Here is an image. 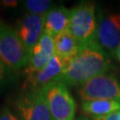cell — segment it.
<instances>
[{
    "label": "cell",
    "instance_id": "d6986e66",
    "mask_svg": "<svg viewBox=\"0 0 120 120\" xmlns=\"http://www.w3.org/2000/svg\"><path fill=\"white\" fill-rule=\"evenodd\" d=\"M116 58H117V60H119L120 63V43L119 45H118V48H117V52H116Z\"/></svg>",
    "mask_w": 120,
    "mask_h": 120
},
{
    "label": "cell",
    "instance_id": "5b68a950",
    "mask_svg": "<svg viewBox=\"0 0 120 120\" xmlns=\"http://www.w3.org/2000/svg\"><path fill=\"white\" fill-rule=\"evenodd\" d=\"M21 120H54L43 89L26 91L15 101Z\"/></svg>",
    "mask_w": 120,
    "mask_h": 120
},
{
    "label": "cell",
    "instance_id": "5bb4252c",
    "mask_svg": "<svg viewBox=\"0 0 120 120\" xmlns=\"http://www.w3.org/2000/svg\"><path fill=\"white\" fill-rule=\"evenodd\" d=\"M22 3L27 13L37 15H45L52 6V1L50 0H26Z\"/></svg>",
    "mask_w": 120,
    "mask_h": 120
},
{
    "label": "cell",
    "instance_id": "3957f363",
    "mask_svg": "<svg viewBox=\"0 0 120 120\" xmlns=\"http://www.w3.org/2000/svg\"><path fill=\"white\" fill-rule=\"evenodd\" d=\"M96 30L95 4L93 2H81L70 10L69 31L80 46L96 41Z\"/></svg>",
    "mask_w": 120,
    "mask_h": 120
},
{
    "label": "cell",
    "instance_id": "7a4b0ae2",
    "mask_svg": "<svg viewBox=\"0 0 120 120\" xmlns=\"http://www.w3.org/2000/svg\"><path fill=\"white\" fill-rule=\"evenodd\" d=\"M30 54L14 29L0 21V61L18 71L29 63Z\"/></svg>",
    "mask_w": 120,
    "mask_h": 120
},
{
    "label": "cell",
    "instance_id": "30bf717a",
    "mask_svg": "<svg viewBox=\"0 0 120 120\" xmlns=\"http://www.w3.org/2000/svg\"><path fill=\"white\" fill-rule=\"evenodd\" d=\"M54 55L53 38L44 32L40 39L30 52L29 63L26 67V76L39 71L50 61Z\"/></svg>",
    "mask_w": 120,
    "mask_h": 120
},
{
    "label": "cell",
    "instance_id": "e0dca14e",
    "mask_svg": "<svg viewBox=\"0 0 120 120\" xmlns=\"http://www.w3.org/2000/svg\"><path fill=\"white\" fill-rule=\"evenodd\" d=\"M0 4L4 7L13 8V7H16L19 4V2L17 0H3V1H0Z\"/></svg>",
    "mask_w": 120,
    "mask_h": 120
},
{
    "label": "cell",
    "instance_id": "6da1fadb",
    "mask_svg": "<svg viewBox=\"0 0 120 120\" xmlns=\"http://www.w3.org/2000/svg\"><path fill=\"white\" fill-rule=\"evenodd\" d=\"M110 57L95 41L80 46L76 56L66 63L60 81L69 86H83L94 77L107 72Z\"/></svg>",
    "mask_w": 120,
    "mask_h": 120
},
{
    "label": "cell",
    "instance_id": "44dd1931",
    "mask_svg": "<svg viewBox=\"0 0 120 120\" xmlns=\"http://www.w3.org/2000/svg\"><path fill=\"white\" fill-rule=\"evenodd\" d=\"M118 120H120V111L118 112Z\"/></svg>",
    "mask_w": 120,
    "mask_h": 120
},
{
    "label": "cell",
    "instance_id": "8fae6325",
    "mask_svg": "<svg viewBox=\"0 0 120 120\" xmlns=\"http://www.w3.org/2000/svg\"><path fill=\"white\" fill-rule=\"evenodd\" d=\"M44 32L55 38L56 36L69 30L70 10L64 6H53L44 15Z\"/></svg>",
    "mask_w": 120,
    "mask_h": 120
},
{
    "label": "cell",
    "instance_id": "7c38bea8",
    "mask_svg": "<svg viewBox=\"0 0 120 120\" xmlns=\"http://www.w3.org/2000/svg\"><path fill=\"white\" fill-rule=\"evenodd\" d=\"M53 40L54 54L65 63H68L73 59L80 49L79 43L69 30L56 36Z\"/></svg>",
    "mask_w": 120,
    "mask_h": 120
},
{
    "label": "cell",
    "instance_id": "277c9868",
    "mask_svg": "<svg viewBox=\"0 0 120 120\" xmlns=\"http://www.w3.org/2000/svg\"><path fill=\"white\" fill-rule=\"evenodd\" d=\"M54 120H74L76 102L67 86L58 80L42 88Z\"/></svg>",
    "mask_w": 120,
    "mask_h": 120
},
{
    "label": "cell",
    "instance_id": "ffe728a7",
    "mask_svg": "<svg viewBox=\"0 0 120 120\" xmlns=\"http://www.w3.org/2000/svg\"><path fill=\"white\" fill-rule=\"evenodd\" d=\"M77 120H87V119H86V118H78Z\"/></svg>",
    "mask_w": 120,
    "mask_h": 120
},
{
    "label": "cell",
    "instance_id": "8992f818",
    "mask_svg": "<svg viewBox=\"0 0 120 120\" xmlns=\"http://www.w3.org/2000/svg\"><path fill=\"white\" fill-rule=\"evenodd\" d=\"M79 95L83 101L108 100L120 102V82L113 75L102 74L81 86Z\"/></svg>",
    "mask_w": 120,
    "mask_h": 120
},
{
    "label": "cell",
    "instance_id": "4fadbf2b",
    "mask_svg": "<svg viewBox=\"0 0 120 120\" xmlns=\"http://www.w3.org/2000/svg\"><path fill=\"white\" fill-rule=\"evenodd\" d=\"M81 108L86 114L95 118L120 111V102L108 100L83 101Z\"/></svg>",
    "mask_w": 120,
    "mask_h": 120
},
{
    "label": "cell",
    "instance_id": "ba28073f",
    "mask_svg": "<svg viewBox=\"0 0 120 120\" xmlns=\"http://www.w3.org/2000/svg\"><path fill=\"white\" fill-rule=\"evenodd\" d=\"M44 15L26 13L16 22L15 31L29 54L44 33Z\"/></svg>",
    "mask_w": 120,
    "mask_h": 120
},
{
    "label": "cell",
    "instance_id": "ac0fdd59",
    "mask_svg": "<svg viewBox=\"0 0 120 120\" xmlns=\"http://www.w3.org/2000/svg\"><path fill=\"white\" fill-rule=\"evenodd\" d=\"M118 112L113 113V114L108 115V116L95 117V118H94V120H118Z\"/></svg>",
    "mask_w": 120,
    "mask_h": 120
},
{
    "label": "cell",
    "instance_id": "52a82bcc",
    "mask_svg": "<svg viewBox=\"0 0 120 120\" xmlns=\"http://www.w3.org/2000/svg\"><path fill=\"white\" fill-rule=\"evenodd\" d=\"M96 42L109 57H116L120 43V13H111L97 21Z\"/></svg>",
    "mask_w": 120,
    "mask_h": 120
},
{
    "label": "cell",
    "instance_id": "2e32d148",
    "mask_svg": "<svg viewBox=\"0 0 120 120\" xmlns=\"http://www.w3.org/2000/svg\"><path fill=\"white\" fill-rule=\"evenodd\" d=\"M11 69H9L4 64L0 61V86L4 85V83L9 80L11 77Z\"/></svg>",
    "mask_w": 120,
    "mask_h": 120
},
{
    "label": "cell",
    "instance_id": "9c48e42d",
    "mask_svg": "<svg viewBox=\"0 0 120 120\" xmlns=\"http://www.w3.org/2000/svg\"><path fill=\"white\" fill-rule=\"evenodd\" d=\"M66 63L55 54L50 61L39 71L27 76L24 86L26 91L40 90L54 81L60 80Z\"/></svg>",
    "mask_w": 120,
    "mask_h": 120
},
{
    "label": "cell",
    "instance_id": "9a60e30c",
    "mask_svg": "<svg viewBox=\"0 0 120 120\" xmlns=\"http://www.w3.org/2000/svg\"><path fill=\"white\" fill-rule=\"evenodd\" d=\"M0 120H20L15 113L8 107H4L0 109Z\"/></svg>",
    "mask_w": 120,
    "mask_h": 120
}]
</instances>
